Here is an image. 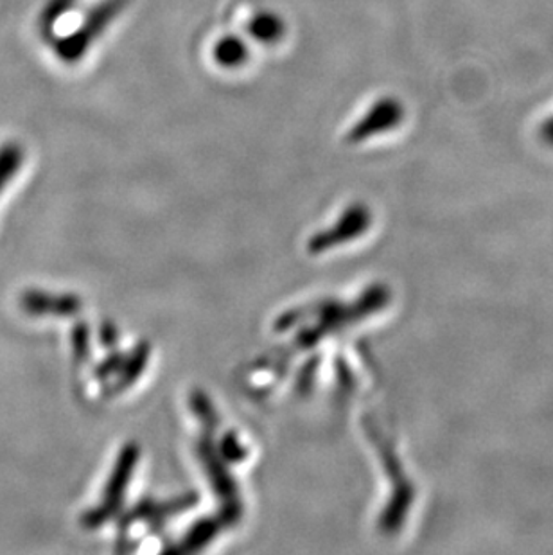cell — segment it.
Listing matches in <instances>:
<instances>
[{"instance_id": "2", "label": "cell", "mask_w": 553, "mask_h": 555, "mask_svg": "<svg viewBox=\"0 0 553 555\" xmlns=\"http://www.w3.org/2000/svg\"><path fill=\"white\" fill-rule=\"evenodd\" d=\"M402 117H404V108L396 98H382L350 128L347 141L363 142L371 137L394 130L401 125Z\"/></svg>"}, {"instance_id": "5", "label": "cell", "mask_w": 553, "mask_h": 555, "mask_svg": "<svg viewBox=\"0 0 553 555\" xmlns=\"http://www.w3.org/2000/svg\"><path fill=\"white\" fill-rule=\"evenodd\" d=\"M213 59L223 68H237L248 60V48L240 37H223L215 43Z\"/></svg>"}, {"instance_id": "4", "label": "cell", "mask_w": 553, "mask_h": 555, "mask_svg": "<svg viewBox=\"0 0 553 555\" xmlns=\"http://www.w3.org/2000/svg\"><path fill=\"white\" fill-rule=\"evenodd\" d=\"M248 33L252 38L261 43H276L284 37L286 33V24L282 21L281 16L272 11H262L257 13L248 24Z\"/></svg>"}, {"instance_id": "8", "label": "cell", "mask_w": 553, "mask_h": 555, "mask_svg": "<svg viewBox=\"0 0 553 555\" xmlns=\"http://www.w3.org/2000/svg\"><path fill=\"white\" fill-rule=\"evenodd\" d=\"M73 347L74 357L78 358L79 362H85L89 358V330H87V325L78 324L74 327Z\"/></svg>"}, {"instance_id": "9", "label": "cell", "mask_w": 553, "mask_h": 555, "mask_svg": "<svg viewBox=\"0 0 553 555\" xmlns=\"http://www.w3.org/2000/svg\"><path fill=\"white\" fill-rule=\"evenodd\" d=\"M541 139H543L544 144H549V146H553V116L549 117L546 121L541 126Z\"/></svg>"}, {"instance_id": "3", "label": "cell", "mask_w": 553, "mask_h": 555, "mask_svg": "<svg viewBox=\"0 0 553 555\" xmlns=\"http://www.w3.org/2000/svg\"><path fill=\"white\" fill-rule=\"evenodd\" d=\"M21 306L33 317H73L81 309L76 295H56L42 289H26L21 295Z\"/></svg>"}, {"instance_id": "1", "label": "cell", "mask_w": 553, "mask_h": 555, "mask_svg": "<svg viewBox=\"0 0 553 555\" xmlns=\"http://www.w3.org/2000/svg\"><path fill=\"white\" fill-rule=\"evenodd\" d=\"M128 0H101L90 10L89 15L85 16L81 26L67 37L57 38L54 42V51L57 59L65 63H76L89 53V49L94 46L95 40L106 31L115 21V16L120 15L125 10Z\"/></svg>"}, {"instance_id": "7", "label": "cell", "mask_w": 553, "mask_h": 555, "mask_svg": "<svg viewBox=\"0 0 553 555\" xmlns=\"http://www.w3.org/2000/svg\"><path fill=\"white\" fill-rule=\"evenodd\" d=\"M78 0H49L40 15V27L43 33H53L56 22L67 13Z\"/></svg>"}, {"instance_id": "6", "label": "cell", "mask_w": 553, "mask_h": 555, "mask_svg": "<svg viewBox=\"0 0 553 555\" xmlns=\"http://www.w3.org/2000/svg\"><path fill=\"white\" fill-rule=\"evenodd\" d=\"M22 164H24V147L21 144L8 142L4 146H0V193L21 171Z\"/></svg>"}]
</instances>
